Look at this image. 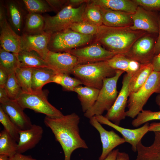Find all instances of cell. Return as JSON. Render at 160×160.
I'll list each match as a JSON object with an SVG mask.
<instances>
[{"mask_svg": "<svg viewBox=\"0 0 160 160\" xmlns=\"http://www.w3.org/2000/svg\"><path fill=\"white\" fill-rule=\"evenodd\" d=\"M155 120H160V111L153 112L143 110L132 121L131 123L133 126L137 127L149 121Z\"/></svg>", "mask_w": 160, "mask_h": 160, "instance_id": "38", "label": "cell"}, {"mask_svg": "<svg viewBox=\"0 0 160 160\" xmlns=\"http://www.w3.org/2000/svg\"><path fill=\"white\" fill-rule=\"evenodd\" d=\"M158 21L159 31L157 39L154 48L155 55L160 52V12H159L158 13Z\"/></svg>", "mask_w": 160, "mask_h": 160, "instance_id": "45", "label": "cell"}, {"mask_svg": "<svg viewBox=\"0 0 160 160\" xmlns=\"http://www.w3.org/2000/svg\"><path fill=\"white\" fill-rule=\"evenodd\" d=\"M0 47L17 55L22 50L21 37L13 29L7 20L0 23Z\"/></svg>", "mask_w": 160, "mask_h": 160, "instance_id": "17", "label": "cell"}, {"mask_svg": "<svg viewBox=\"0 0 160 160\" xmlns=\"http://www.w3.org/2000/svg\"><path fill=\"white\" fill-rule=\"evenodd\" d=\"M99 26L82 21L73 23L69 28L83 35L95 36L98 32Z\"/></svg>", "mask_w": 160, "mask_h": 160, "instance_id": "39", "label": "cell"}, {"mask_svg": "<svg viewBox=\"0 0 160 160\" xmlns=\"http://www.w3.org/2000/svg\"><path fill=\"white\" fill-rule=\"evenodd\" d=\"M100 90L94 88L79 86L74 92L77 93L78 98L84 113L90 109L96 102Z\"/></svg>", "mask_w": 160, "mask_h": 160, "instance_id": "25", "label": "cell"}, {"mask_svg": "<svg viewBox=\"0 0 160 160\" xmlns=\"http://www.w3.org/2000/svg\"><path fill=\"white\" fill-rule=\"evenodd\" d=\"M52 82L60 85L65 90L72 92H74L76 87L82 84L78 79L64 73H57L53 77Z\"/></svg>", "mask_w": 160, "mask_h": 160, "instance_id": "34", "label": "cell"}, {"mask_svg": "<svg viewBox=\"0 0 160 160\" xmlns=\"http://www.w3.org/2000/svg\"><path fill=\"white\" fill-rule=\"evenodd\" d=\"M124 72L122 71L116 70V74L114 76L104 79L96 102L90 109L84 113V116L90 119L94 116L102 115L105 111L110 109L118 95L117 83Z\"/></svg>", "mask_w": 160, "mask_h": 160, "instance_id": "5", "label": "cell"}, {"mask_svg": "<svg viewBox=\"0 0 160 160\" xmlns=\"http://www.w3.org/2000/svg\"><path fill=\"white\" fill-rule=\"evenodd\" d=\"M155 101L156 104L160 109V94H158L156 97Z\"/></svg>", "mask_w": 160, "mask_h": 160, "instance_id": "52", "label": "cell"}, {"mask_svg": "<svg viewBox=\"0 0 160 160\" xmlns=\"http://www.w3.org/2000/svg\"><path fill=\"white\" fill-rule=\"evenodd\" d=\"M17 56L20 67L31 68L49 67L46 61L35 52L22 50Z\"/></svg>", "mask_w": 160, "mask_h": 160, "instance_id": "29", "label": "cell"}, {"mask_svg": "<svg viewBox=\"0 0 160 160\" xmlns=\"http://www.w3.org/2000/svg\"><path fill=\"white\" fill-rule=\"evenodd\" d=\"M51 36L44 31L34 35L22 34V50L35 52L45 60L49 51L48 45Z\"/></svg>", "mask_w": 160, "mask_h": 160, "instance_id": "16", "label": "cell"}, {"mask_svg": "<svg viewBox=\"0 0 160 160\" xmlns=\"http://www.w3.org/2000/svg\"><path fill=\"white\" fill-rule=\"evenodd\" d=\"M153 71L151 63L141 64L139 69L132 75L130 80V94L136 92L142 86Z\"/></svg>", "mask_w": 160, "mask_h": 160, "instance_id": "27", "label": "cell"}, {"mask_svg": "<svg viewBox=\"0 0 160 160\" xmlns=\"http://www.w3.org/2000/svg\"><path fill=\"white\" fill-rule=\"evenodd\" d=\"M9 160H38L33 158L30 155H25L22 153H17L14 156L9 158Z\"/></svg>", "mask_w": 160, "mask_h": 160, "instance_id": "43", "label": "cell"}, {"mask_svg": "<svg viewBox=\"0 0 160 160\" xmlns=\"http://www.w3.org/2000/svg\"><path fill=\"white\" fill-rule=\"evenodd\" d=\"M138 6L149 11L160 12V0H134Z\"/></svg>", "mask_w": 160, "mask_h": 160, "instance_id": "40", "label": "cell"}, {"mask_svg": "<svg viewBox=\"0 0 160 160\" xmlns=\"http://www.w3.org/2000/svg\"><path fill=\"white\" fill-rule=\"evenodd\" d=\"M33 68L18 67L15 73L23 92H31Z\"/></svg>", "mask_w": 160, "mask_h": 160, "instance_id": "33", "label": "cell"}, {"mask_svg": "<svg viewBox=\"0 0 160 160\" xmlns=\"http://www.w3.org/2000/svg\"><path fill=\"white\" fill-rule=\"evenodd\" d=\"M9 24L18 34L22 33L25 17L27 15L19 1L15 0L6 1L4 5Z\"/></svg>", "mask_w": 160, "mask_h": 160, "instance_id": "20", "label": "cell"}, {"mask_svg": "<svg viewBox=\"0 0 160 160\" xmlns=\"http://www.w3.org/2000/svg\"><path fill=\"white\" fill-rule=\"evenodd\" d=\"M151 63L154 71L160 72V52L154 57Z\"/></svg>", "mask_w": 160, "mask_h": 160, "instance_id": "44", "label": "cell"}, {"mask_svg": "<svg viewBox=\"0 0 160 160\" xmlns=\"http://www.w3.org/2000/svg\"><path fill=\"white\" fill-rule=\"evenodd\" d=\"M45 60L49 68L57 73L69 74L78 64L76 57L68 52L49 51Z\"/></svg>", "mask_w": 160, "mask_h": 160, "instance_id": "15", "label": "cell"}, {"mask_svg": "<svg viewBox=\"0 0 160 160\" xmlns=\"http://www.w3.org/2000/svg\"><path fill=\"white\" fill-rule=\"evenodd\" d=\"M80 117L75 113L58 118L46 116L44 119V124L51 129L63 149L64 160H71V154L76 149L88 148L80 134Z\"/></svg>", "mask_w": 160, "mask_h": 160, "instance_id": "1", "label": "cell"}, {"mask_svg": "<svg viewBox=\"0 0 160 160\" xmlns=\"http://www.w3.org/2000/svg\"><path fill=\"white\" fill-rule=\"evenodd\" d=\"M154 93L160 94V72L154 71L142 86L136 92L130 94L126 116L133 119L136 117Z\"/></svg>", "mask_w": 160, "mask_h": 160, "instance_id": "4", "label": "cell"}, {"mask_svg": "<svg viewBox=\"0 0 160 160\" xmlns=\"http://www.w3.org/2000/svg\"><path fill=\"white\" fill-rule=\"evenodd\" d=\"M116 160H129V155L125 152H118Z\"/></svg>", "mask_w": 160, "mask_h": 160, "instance_id": "51", "label": "cell"}, {"mask_svg": "<svg viewBox=\"0 0 160 160\" xmlns=\"http://www.w3.org/2000/svg\"><path fill=\"white\" fill-rule=\"evenodd\" d=\"M87 3L75 8L68 6L54 16H44V31L52 34L69 28L75 23L83 21L82 15Z\"/></svg>", "mask_w": 160, "mask_h": 160, "instance_id": "6", "label": "cell"}, {"mask_svg": "<svg viewBox=\"0 0 160 160\" xmlns=\"http://www.w3.org/2000/svg\"><path fill=\"white\" fill-rule=\"evenodd\" d=\"M9 77L8 73L0 67V87L4 88Z\"/></svg>", "mask_w": 160, "mask_h": 160, "instance_id": "42", "label": "cell"}, {"mask_svg": "<svg viewBox=\"0 0 160 160\" xmlns=\"http://www.w3.org/2000/svg\"><path fill=\"white\" fill-rule=\"evenodd\" d=\"M0 160H9V157L5 155H0Z\"/></svg>", "mask_w": 160, "mask_h": 160, "instance_id": "53", "label": "cell"}, {"mask_svg": "<svg viewBox=\"0 0 160 160\" xmlns=\"http://www.w3.org/2000/svg\"><path fill=\"white\" fill-rule=\"evenodd\" d=\"M17 142L4 129L0 133V155L11 158L17 153Z\"/></svg>", "mask_w": 160, "mask_h": 160, "instance_id": "31", "label": "cell"}, {"mask_svg": "<svg viewBox=\"0 0 160 160\" xmlns=\"http://www.w3.org/2000/svg\"><path fill=\"white\" fill-rule=\"evenodd\" d=\"M91 1L103 7L131 14L135 12L138 6L134 0H92Z\"/></svg>", "mask_w": 160, "mask_h": 160, "instance_id": "24", "label": "cell"}, {"mask_svg": "<svg viewBox=\"0 0 160 160\" xmlns=\"http://www.w3.org/2000/svg\"><path fill=\"white\" fill-rule=\"evenodd\" d=\"M94 36L83 35L68 28L51 34L48 48L53 52H68L89 43Z\"/></svg>", "mask_w": 160, "mask_h": 160, "instance_id": "7", "label": "cell"}, {"mask_svg": "<svg viewBox=\"0 0 160 160\" xmlns=\"http://www.w3.org/2000/svg\"><path fill=\"white\" fill-rule=\"evenodd\" d=\"M159 12L147 10L138 6L132 15L133 24L130 27L133 30H141L150 33H158Z\"/></svg>", "mask_w": 160, "mask_h": 160, "instance_id": "12", "label": "cell"}, {"mask_svg": "<svg viewBox=\"0 0 160 160\" xmlns=\"http://www.w3.org/2000/svg\"><path fill=\"white\" fill-rule=\"evenodd\" d=\"M87 0H69L67 1V6H70L73 7H77L82 4L88 2Z\"/></svg>", "mask_w": 160, "mask_h": 160, "instance_id": "46", "label": "cell"}, {"mask_svg": "<svg viewBox=\"0 0 160 160\" xmlns=\"http://www.w3.org/2000/svg\"><path fill=\"white\" fill-rule=\"evenodd\" d=\"M158 34L146 32L138 39L124 55L141 64L151 63L155 56L154 48Z\"/></svg>", "mask_w": 160, "mask_h": 160, "instance_id": "9", "label": "cell"}, {"mask_svg": "<svg viewBox=\"0 0 160 160\" xmlns=\"http://www.w3.org/2000/svg\"><path fill=\"white\" fill-rule=\"evenodd\" d=\"M82 17L83 21L98 26L103 25L100 7L92 3L91 0L86 3Z\"/></svg>", "mask_w": 160, "mask_h": 160, "instance_id": "30", "label": "cell"}, {"mask_svg": "<svg viewBox=\"0 0 160 160\" xmlns=\"http://www.w3.org/2000/svg\"><path fill=\"white\" fill-rule=\"evenodd\" d=\"M116 70L112 68L107 61L78 64L71 73L85 86L100 89L104 79L114 76Z\"/></svg>", "mask_w": 160, "mask_h": 160, "instance_id": "3", "label": "cell"}, {"mask_svg": "<svg viewBox=\"0 0 160 160\" xmlns=\"http://www.w3.org/2000/svg\"><path fill=\"white\" fill-rule=\"evenodd\" d=\"M24 109L28 108L51 118L63 115L48 101L47 93L42 90L31 92H23L16 100Z\"/></svg>", "mask_w": 160, "mask_h": 160, "instance_id": "8", "label": "cell"}, {"mask_svg": "<svg viewBox=\"0 0 160 160\" xmlns=\"http://www.w3.org/2000/svg\"><path fill=\"white\" fill-rule=\"evenodd\" d=\"M146 32L133 30L130 27H114L103 25L94 36V42L100 43L106 50L115 54L124 55L134 43Z\"/></svg>", "mask_w": 160, "mask_h": 160, "instance_id": "2", "label": "cell"}, {"mask_svg": "<svg viewBox=\"0 0 160 160\" xmlns=\"http://www.w3.org/2000/svg\"><path fill=\"white\" fill-rule=\"evenodd\" d=\"M89 119L90 124L99 133L102 145V151L98 160H103L115 148L125 143V140L113 130L108 131L105 129L95 116Z\"/></svg>", "mask_w": 160, "mask_h": 160, "instance_id": "14", "label": "cell"}, {"mask_svg": "<svg viewBox=\"0 0 160 160\" xmlns=\"http://www.w3.org/2000/svg\"><path fill=\"white\" fill-rule=\"evenodd\" d=\"M45 21L41 14L27 13L24 21L22 34L34 35L44 31Z\"/></svg>", "mask_w": 160, "mask_h": 160, "instance_id": "28", "label": "cell"}, {"mask_svg": "<svg viewBox=\"0 0 160 160\" xmlns=\"http://www.w3.org/2000/svg\"><path fill=\"white\" fill-rule=\"evenodd\" d=\"M132 74L126 73L122 81V86L112 106L104 116L114 124L119 125L121 121L126 116L125 108L130 94L129 84Z\"/></svg>", "mask_w": 160, "mask_h": 160, "instance_id": "11", "label": "cell"}, {"mask_svg": "<svg viewBox=\"0 0 160 160\" xmlns=\"http://www.w3.org/2000/svg\"><path fill=\"white\" fill-rule=\"evenodd\" d=\"M0 106L20 130L28 129L32 125L30 118L24 112V109L16 100H10L0 104Z\"/></svg>", "mask_w": 160, "mask_h": 160, "instance_id": "18", "label": "cell"}, {"mask_svg": "<svg viewBox=\"0 0 160 160\" xmlns=\"http://www.w3.org/2000/svg\"><path fill=\"white\" fill-rule=\"evenodd\" d=\"M19 67L17 55L0 47V67L5 71L9 75L15 72Z\"/></svg>", "mask_w": 160, "mask_h": 160, "instance_id": "32", "label": "cell"}, {"mask_svg": "<svg viewBox=\"0 0 160 160\" xmlns=\"http://www.w3.org/2000/svg\"><path fill=\"white\" fill-rule=\"evenodd\" d=\"M95 116L100 124L108 126L120 132L122 135L125 142L131 145L132 149L134 152L137 151V147L138 144L141 141L143 136L148 132L149 124L148 122L145 123L140 128L131 129L116 125L102 115Z\"/></svg>", "mask_w": 160, "mask_h": 160, "instance_id": "13", "label": "cell"}, {"mask_svg": "<svg viewBox=\"0 0 160 160\" xmlns=\"http://www.w3.org/2000/svg\"><path fill=\"white\" fill-rule=\"evenodd\" d=\"M55 71L49 67L33 68L31 89L34 92L42 90L44 85L52 82L53 77L56 74Z\"/></svg>", "mask_w": 160, "mask_h": 160, "instance_id": "23", "label": "cell"}, {"mask_svg": "<svg viewBox=\"0 0 160 160\" xmlns=\"http://www.w3.org/2000/svg\"><path fill=\"white\" fill-rule=\"evenodd\" d=\"M67 0H46L52 9L53 11L58 12L67 6Z\"/></svg>", "mask_w": 160, "mask_h": 160, "instance_id": "41", "label": "cell"}, {"mask_svg": "<svg viewBox=\"0 0 160 160\" xmlns=\"http://www.w3.org/2000/svg\"><path fill=\"white\" fill-rule=\"evenodd\" d=\"M6 9L4 4L2 3L0 5V23L4 22L7 20Z\"/></svg>", "mask_w": 160, "mask_h": 160, "instance_id": "48", "label": "cell"}, {"mask_svg": "<svg viewBox=\"0 0 160 160\" xmlns=\"http://www.w3.org/2000/svg\"><path fill=\"white\" fill-rule=\"evenodd\" d=\"M43 133L42 127L35 124L28 129L20 130L17 153H22L34 148L41 140Z\"/></svg>", "mask_w": 160, "mask_h": 160, "instance_id": "19", "label": "cell"}, {"mask_svg": "<svg viewBox=\"0 0 160 160\" xmlns=\"http://www.w3.org/2000/svg\"><path fill=\"white\" fill-rule=\"evenodd\" d=\"M113 68L133 74L140 68L141 64L122 54H116L107 61Z\"/></svg>", "mask_w": 160, "mask_h": 160, "instance_id": "26", "label": "cell"}, {"mask_svg": "<svg viewBox=\"0 0 160 160\" xmlns=\"http://www.w3.org/2000/svg\"><path fill=\"white\" fill-rule=\"evenodd\" d=\"M9 100L10 99L4 88L0 87V103L1 104L4 103Z\"/></svg>", "mask_w": 160, "mask_h": 160, "instance_id": "47", "label": "cell"}, {"mask_svg": "<svg viewBox=\"0 0 160 160\" xmlns=\"http://www.w3.org/2000/svg\"><path fill=\"white\" fill-rule=\"evenodd\" d=\"M11 100H16L23 92L16 77L15 72L9 75L4 87Z\"/></svg>", "mask_w": 160, "mask_h": 160, "instance_id": "37", "label": "cell"}, {"mask_svg": "<svg viewBox=\"0 0 160 160\" xmlns=\"http://www.w3.org/2000/svg\"><path fill=\"white\" fill-rule=\"evenodd\" d=\"M0 122L3 126L4 129L18 142L19 137V132L20 130L11 120L1 106H0Z\"/></svg>", "mask_w": 160, "mask_h": 160, "instance_id": "36", "label": "cell"}, {"mask_svg": "<svg viewBox=\"0 0 160 160\" xmlns=\"http://www.w3.org/2000/svg\"><path fill=\"white\" fill-rule=\"evenodd\" d=\"M102 46L99 43L94 42L89 45L73 49L68 52L76 57L78 64L107 61L116 55Z\"/></svg>", "mask_w": 160, "mask_h": 160, "instance_id": "10", "label": "cell"}, {"mask_svg": "<svg viewBox=\"0 0 160 160\" xmlns=\"http://www.w3.org/2000/svg\"><path fill=\"white\" fill-rule=\"evenodd\" d=\"M119 151L118 149L113 150L103 160H116Z\"/></svg>", "mask_w": 160, "mask_h": 160, "instance_id": "50", "label": "cell"}, {"mask_svg": "<svg viewBox=\"0 0 160 160\" xmlns=\"http://www.w3.org/2000/svg\"><path fill=\"white\" fill-rule=\"evenodd\" d=\"M160 132V122H153L150 124L149 126L148 132Z\"/></svg>", "mask_w": 160, "mask_h": 160, "instance_id": "49", "label": "cell"}, {"mask_svg": "<svg viewBox=\"0 0 160 160\" xmlns=\"http://www.w3.org/2000/svg\"><path fill=\"white\" fill-rule=\"evenodd\" d=\"M22 2L28 13L41 14L53 11L46 0H23Z\"/></svg>", "mask_w": 160, "mask_h": 160, "instance_id": "35", "label": "cell"}, {"mask_svg": "<svg viewBox=\"0 0 160 160\" xmlns=\"http://www.w3.org/2000/svg\"><path fill=\"white\" fill-rule=\"evenodd\" d=\"M153 143L149 146L144 145L141 142L137 148L135 160H160V132L154 133Z\"/></svg>", "mask_w": 160, "mask_h": 160, "instance_id": "22", "label": "cell"}, {"mask_svg": "<svg viewBox=\"0 0 160 160\" xmlns=\"http://www.w3.org/2000/svg\"><path fill=\"white\" fill-rule=\"evenodd\" d=\"M100 7L103 25L114 27H130L133 25L132 14Z\"/></svg>", "mask_w": 160, "mask_h": 160, "instance_id": "21", "label": "cell"}]
</instances>
